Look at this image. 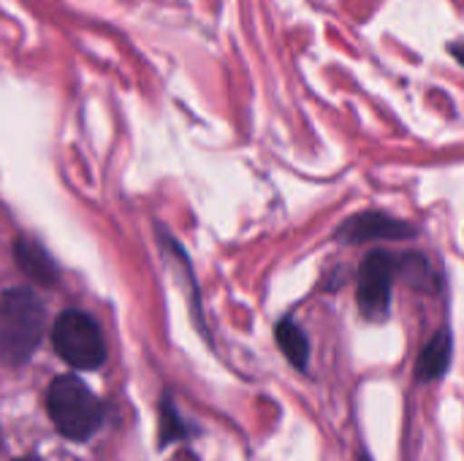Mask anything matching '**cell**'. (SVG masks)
Wrapping results in <instances>:
<instances>
[{
  "mask_svg": "<svg viewBox=\"0 0 464 461\" xmlns=\"http://www.w3.org/2000/svg\"><path fill=\"white\" fill-rule=\"evenodd\" d=\"M397 277V255L372 250L356 272V304L367 321H386L392 315V293Z\"/></svg>",
  "mask_w": 464,
  "mask_h": 461,
  "instance_id": "obj_4",
  "label": "cell"
},
{
  "mask_svg": "<svg viewBox=\"0 0 464 461\" xmlns=\"http://www.w3.org/2000/svg\"><path fill=\"white\" fill-rule=\"evenodd\" d=\"M451 52H454V57H457V60L464 65V41H459V43H451Z\"/></svg>",
  "mask_w": 464,
  "mask_h": 461,
  "instance_id": "obj_11",
  "label": "cell"
},
{
  "mask_svg": "<svg viewBox=\"0 0 464 461\" xmlns=\"http://www.w3.org/2000/svg\"><path fill=\"white\" fill-rule=\"evenodd\" d=\"M46 410L57 432L68 440H87L103 421L101 402L73 375L52 380L46 394Z\"/></svg>",
  "mask_w": 464,
  "mask_h": 461,
  "instance_id": "obj_2",
  "label": "cell"
},
{
  "mask_svg": "<svg viewBox=\"0 0 464 461\" xmlns=\"http://www.w3.org/2000/svg\"><path fill=\"white\" fill-rule=\"evenodd\" d=\"M14 461H38L35 456H24V459H14Z\"/></svg>",
  "mask_w": 464,
  "mask_h": 461,
  "instance_id": "obj_13",
  "label": "cell"
},
{
  "mask_svg": "<svg viewBox=\"0 0 464 461\" xmlns=\"http://www.w3.org/2000/svg\"><path fill=\"white\" fill-rule=\"evenodd\" d=\"M188 429H185V421L179 418L174 402L166 397L163 405H160V446H169V443H177V440H185Z\"/></svg>",
  "mask_w": 464,
  "mask_h": 461,
  "instance_id": "obj_10",
  "label": "cell"
},
{
  "mask_svg": "<svg viewBox=\"0 0 464 461\" xmlns=\"http://www.w3.org/2000/svg\"><path fill=\"white\" fill-rule=\"evenodd\" d=\"M397 274L411 288H421V291H430V293L438 291V274H435L432 264L421 253H400L397 255Z\"/></svg>",
  "mask_w": 464,
  "mask_h": 461,
  "instance_id": "obj_9",
  "label": "cell"
},
{
  "mask_svg": "<svg viewBox=\"0 0 464 461\" xmlns=\"http://www.w3.org/2000/svg\"><path fill=\"white\" fill-rule=\"evenodd\" d=\"M451 361H454V337L449 329H438L419 353V361H416L419 383H435L446 378Z\"/></svg>",
  "mask_w": 464,
  "mask_h": 461,
  "instance_id": "obj_6",
  "label": "cell"
},
{
  "mask_svg": "<svg viewBox=\"0 0 464 461\" xmlns=\"http://www.w3.org/2000/svg\"><path fill=\"white\" fill-rule=\"evenodd\" d=\"M275 340L283 351V356L299 370L307 372L310 370V340L304 334V329L294 321V318H283L275 326Z\"/></svg>",
  "mask_w": 464,
  "mask_h": 461,
  "instance_id": "obj_8",
  "label": "cell"
},
{
  "mask_svg": "<svg viewBox=\"0 0 464 461\" xmlns=\"http://www.w3.org/2000/svg\"><path fill=\"white\" fill-rule=\"evenodd\" d=\"M359 461H372V459H370V454H367V451H362V456H359Z\"/></svg>",
  "mask_w": 464,
  "mask_h": 461,
  "instance_id": "obj_12",
  "label": "cell"
},
{
  "mask_svg": "<svg viewBox=\"0 0 464 461\" xmlns=\"http://www.w3.org/2000/svg\"><path fill=\"white\" fill-rule=\"evenodd\" d=\"M44 334V307L27 288L0 293V361L8 367L24 364Z\"/></svg>",
  "mask_w": 464,
  "mask_h": 461,
  "instance_id": "obj_1",
  "label": "cell"
},
{
  "mask_svg": "<svg viewBox=\"0 0 464 461\" xmlns=\"http://www.w3.org/2000/svg\"><path fill=\"white\" fill-rule=\"evenodd\" d=\"M57 356L73 370H98L106 359V342L95 321L84 312H63L52 329Z\"/></svg>",
  "mask_w": 464,
  "mask_h": 461,
  "instance_id": "obj_3",
  "label": "cell"
},
{
  "mask_svg": "<svg viewBox=\"0 0 464 461\" xmlns=\"http://www.w3.org/2000/svg\"><path fill=\"white\" fill-rule=\"evenodd\" d=\"M14 261L24 272V277L38 283V285L52 288L60 280V272H57L54 261L49 258V253L38 242H33L30 236H16V242H14Z\"/></svg>",
  "mask_w": 464,
  "mask_h": 461,
  "instance_id": "obj_7",
  "label": "cell"
},
{
  "mask_svg": "<svg viewBox=\"0 0 464 461\" xmlns=\"http://www.w3.org/2000/svg\"><path fill=\"white\" fill-rule=\"evenodd\" d=\"M416 236V226L402 217H394L381 209H367L351 215L337 231L334 239L340 245H367V242H405Z\"/></svg>",
  "mask_w": 464,
  "mask_h": 461,
  "instance_id": "obj_5",
  "label": "cell"
}]
</instances>
